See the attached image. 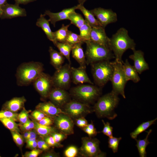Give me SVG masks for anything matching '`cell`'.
Masks as SVG:
<instances>
[{"instance_id":"6da1fadb","label":"cell","mask_w":157,"mask_h":157,"mask_svg":"<svg viewBox=\"0 0 157 157\" xmlns=\"http://www.w3.org/2000/svg\"><path fill=\"white\" fill-rule=\"evenodd\" d=\"M136 44L128 34V31L122 27L110 38L108 47L114 54L115 60L122 62L124 53L128 49H135Z\"/></svg>"},{"instance_id":"7a4b0ae2","label":"cell","mask_w":157,"mask_h":157,"mask_svg":"<svg viewBox=\"0 0 157 157\" xmlns=\"http://www.w3.org/2000/svg\"><path fill=\"white\" fill-rule=\"evenodd\" d=\"M43 64L40 62L24 63L17 67L15 74L17 83L19 86H25L33 83L43 72Z\"/></svg>"},{"instance_id":"3957f363","label":"cell","mask_w":157,"mask_h":157,"mask_svg":"<svg viewBox=\"0 0 157 157\" xmlns=\"http://www.w3.org/2000/svg\"><path fill=\"white\" fill-rule=\"evenodd\" d=\"M118 95L112 90L98 98L93 108L98 117L112 120L117 116L114 110L119 102Z\"/></svg>"},{"instance_id":"277c9868","label":"cell","mask_w":157,"mask_h":157,"mask_svg":"<svg viewBox=\"0 0 157 157\" xmlns=\"http://www.w3.org/2000/svg\"><path fill=\"white\" fill-rule=\"evenodd\" d=\"M85 53L87 65L103 60H110L115 58L108 47L96 43L90 40H86Z\"/></svg>"},{"instance_id":"5b68a950","label":"cell","mask_w":157,"mask_h":157,"mask_svg":"<svg viewBox=\"0 0 157 157\" xmlns=\"http://www.w3.org/2000/svg\"><path fill=\"white\" fill-rule=\"evenodd\" d=\"M90 65L94 81L101 88L110 81L114 69L113 61L103 60Z\"/></svg>"},{"instance_id":"8992f818","label":"cell","mask_w":157,"mask_h":157,"mask_svg":"<svg viewBox=\"0 0 157 157\" xmlns=\"http://www.w3.org/2000/svg\"><path fill=\"white\" fill-rule=\"evenodd\" d=\"M93 84H82L72 88L71 95L81 102L88 104L94 102L100 97L101 89Z\"/></svg>"},{"instance_id":"52a82bcc","label":"cell","mask_w":157,"mask_h":157,"mask_svg":"<svg viewBox=\"0 0 157 157\" xmlns=\"http://www.w3.org/2000/svg\"><path fill=\"white\" fill-rule=\"evenodd\" d=\"M122 62L113 61V71L110 81L112 84V91L125 99L124 88L127 81L124 72Z\"/></svg>"},{"instance_id":"ba28073f","label":"cell","mask_w":157,"mask_h":157,"mask_svg":"<svg viewBox=\"0 0 157 157\" xmlns=\"http://www.w3.org/2000/svg\"><path fill=\"white\" fill-rule=\"evenodd\" d=\"M71 67L70 65L66 64L56 70L51 76L53 87L65 90L68 88L72 80Z\"/></svg>"},{"instance_id":"9c48e42d","label":"cell","mask_w":157,"mask_h":157,"mask_svg":"<svg viewBox=\"0 0 157 157\" xmlns=\"http://www.w3.org/2000/svg\"><path fill=\"white\" fill-rule=\"evenodd\" d=\"M80 148L81 154L87 157H104L105 154L99 148V141L97 138L85 137L82 138Z\"/></svg>"},{"instance_id":"30bf717a","label":"cell","mask_w":157,"mask_h":157,"mask_svg":"<svg viewBox=\"0 0 157 157\" xmlns=\"http://www.w3.org/2000/svg\"><path fill=\"white\" fill-rule=\"evenodd\" d=\"M64 106L66 114L74 118L82 117L92 111L88 104L77 100L69 101Z\"/></svg>"},{"instance_id":"8fae6325","label":"cell","mask_w":157,"mask_h":157,"mask_svg":"<svg viewBox=\"0 0 157 157\" xmlns=\"http://www.w3.org/2000/svg\"><path fill=\"white\" fill-rule=\"evenodd\" d=\"M36 90L43 98L48 97L53 87L52 77L43 72L33 83Z\"/></svg>"},{"instance_id":"7c38bea8","label":"cell","mask_w":157,"mask_h":157,"mask_svg":"<svg viewBox=\"0 0 157 157\" xmlns=\"http://www.w3.org/2000/svg\"><path fill=\"white\" fill-rule=\"evenodd\" d=\"M90 11L96 17L101 26L104 28L108 24L115 22L117 21L116 13L111 9L99 7Z\"/></svg>"},{"instance_id":"4fadbf2b","label":"cell","mask_w":157,"mask_h":157,"mask_svg":"<svg viewBox=\"0 0 157 157\" xmlns=\"http://www.w3.org/2000/svg\"><path fill=\"white\" fill-rule=\"evenodd\" d=\"M55 117L56 125L62 133L66 135L74 133V123L70 116L66 114L61 113Z\"/></svg>"},{"instance_id":"5bb4252c","label":"cell","mask_w":157,"mask_h":157,"mask_svg":"<svg viewBox=\"0 0 157 157\" xmlns=\"http://www.w3.org/2000/svg\"><path fill=\"white\" fill-rule=\"evenodd\" d=\"M48 97L51 102L57 107L64 106L69 100V96L65 90L53 87Z\"/></svg>"},{"instance_id":"9a60e30c","label":"cell","mask_w":157,"mask_h":157,"mask_svg":"<svg viewBox=\"0 0 157 157\" xmlns=\"http://www.w3.org/2000/svg\"><path fill=\"white\" fill-rule=\"evenodd\" d=\"M2 13L1 18L2 19H11L18 17L26 16L25 9L19 6L16 3L14 4L6 3L1 7Z\"/></svg>"},{"instance_id":"2e32d148","label":"cell","mask_w":157,"mask_h":157,"mask_svg":"<svg viewBox=\"0 0 157 157\" xmlns=\"http://www.w3.org/2000/svg\"><path fill=\"white\" fill-rule=\"evenodd\" d=\"M133 53L129 58L134 62L133 66L138 74H141L143 72L149 69L148 64L144 57V52L140 50H133Z\"/></svg>"},{"instance_id":"e0dca14e","label":"cell","mask_w":157,"mask_h":157,"mask_svg":"<svg viewBox=\"0 0 157 157\" xmlns=\"http://www.w3.org/2000/svg\"><path fill=\"white\" fill-rule=\"evenodd\" d=\"M90 40L96 43L108 47L110 38L106 34L105 28L102 26L92 28Z\"/></svg>"},{"instance_id":"ac0fdd59","label":"cell","mask_w":157,"mask_h":157,"mask_svg":"<svg viewBox=\"0 0 157 157\" xmlns=\"http://www.w3.org/2000/svg\"><path fill=\"white\" fill-rule=\"evenodd\" d=\"M71 74L72 81L76 85L84 83L94 84L88 77L85 68L80 66L78 68L71 67Z\"/></svg>"},{"instance_id":"d6986e66","label":"cell","mask_w":157,"mask_h":157,"mask_svg":"<svg viewBox=\"0 0 157 157\" xmlns=\"http://www.w3.org/2000/svg\"><path fill=\"white\" fill-rule=\"evenodd\" d=\"M76 9H77V5L70 8L64 9L61 11L57 13H52L49 10H47L44 15L49 16V18L48 21L55 27L57 22L65 19L69 20V13Z\"/></svg>"},{"instance_id":"ffe728a7","label":"cell","mask_w":157,"mask_h":157,"mask_svg":"<svg viewBox=\"0 0 157 157\" xmlns=\"http://www.w3.org/2000/svg\"><path fill=\"white\" fill-rule=\"evenodd\" d=\"M37 109L47 116H56L61 113L66 114L50 101L40 103L36 106Z\"/></svg>"},{"instance_id":"44dd1931","label":"cell","mask_w":157,"mask_h":157,"mask_svg":"<svg viewBox=\"0 0 157 157\" xmlns=\"http://www.w3.org/2000/svg\"><path fill=\"white\" fill-rule=\"evenodd\" d=\"M123 68L127 81L131 80L136 83L140 81L138 73L134 67L131 65L126 59L125 62H122Z\"/></svg>"},{"instance_id":"7402d4cb","label":"cell","mask_w":157,"mask_h":157,"mask_svg":"<svg viewBox=\"0 0 157 157\" xmlns=\"http://www.w3.org/2000/svg\"><path fill=\"white\" fill-rule=\"evenodd\" d=\"M83 43H79L73 45L71 50L73 57L79 64L80 66L86 68V62L82 45Z\"/></svg>"},{"instance_id":"603a6c76","label":"cell","mask_w":157,"mask_h":157,"mask_svg":"<svg viewBox=\"0 0 157 157\" xmlns=\"http://www.w3.org/2000/svg\"><path fill=\"white\" fill-rule=\"evenodd\" d=\"M26 101L23 96L14 97L6 103L5 107L7 110L16 113L24 108Z\"/></svg>"},{"instance_id":"cb8c5ba5","label":"cell","mask_w":157,"mask_h":157,"mask_svg":"<svg viewBox=\"0 0 157 157\" xmlns=\"http://www.w3.org/2000/svg\"><path fill=\"white\" fill-rule=\"evenodd\" d=\"M45 15L42 14L40 15L36 22V25L41 28L44 32L47 38L53 43L55 40L53 32L50 28L49 21L44 17Z\"/></svg>"},{"instance_id":"d4e9b609","label":"cell","mask_w":157,"mask_h":157,"mask_svg":"<svg viewBox=\"0 0 157 157\" xmlns=\"http://www.w3.org/2000/svg\"><path fill=\"white\" fill-rule=\"evenodd\" d=\"M49 51L50 54V63L56 70L59 69L63 65L64 56L51 47H49Z\"/></svg>"},{"instance_id":"484cf974","label":"cell","mask_w":157,"mask_h":157,"mask_svg":"<svg viewBox=\"0 0 157 157\" xmlns=\"http://www.w3.org/2000/svg\"><path fill=\"white\" fill-rule=\"evenodd\" d=\"M77 6V9L82 12L85 17V20L92 28L101 26L93 13L90 10L86 9L83 5L78 4Z\"/></svg>"},{"instance_id":"4316f807","label":"cell","mask_w":157,"mask_h":157,"mask_svg":"<svg viewBox=\"0 0 157 157\" xmlns=\"http://www.w3.org/2000/svg\"><path fill=\"white\" fill-rule=\"evenodd\" d=\"M71 24H70L65 26L63 24L60 28L57 31L53 32L55 40L54 42L56 41L61 43L66 42V38L69 31L68 28Z\"/></svg>"},{"instance_id":"83f0119b","label":"cell","mask_w":157,"mask_h":157,"mask_svg":"<svg viewBox=\"0 0 157 157\" xmlns=\"http://www.w3.org/2000/svg\"><path fill=\"white\" fill-rule=\"evenodd\" d=\"M152 131V129H150L147 132L146 136L144 139L143 140H137V139L135 140L137 142L136 146L137 148L140 156V157L146 156V148L148 145L150 143L148 140V138Z\"/></svg>"},{"instance_id":"f1b7e54d","label":"cell","mask_w":157,"mask_h":157,"mask_svg":"<svg viewBox=\"0 0 157 157\" xmlns=\"http://www.w3.org/2000/svg\"><path fill=\"white\" fill-rule=\"evenodd\" d=\"M53 44L58 48L60 52L67 60L69 64L71 65L70 56L73 46L66 42L61 43L57 41Z\"/></svg>"},{"instance_id":"f546056e","label":"cell","mask_w":157,"mask_h":157,"mask_svg":"<svg viewBox=\"0 0 157 157\" xmlns=\"http://www.w3.org/2000/svg\"><path fill=\"white\" fill-rule=\"evenodd\" d=\"M157 118L155 119L144 122L139 125L130 134L131 138L135 140L137 139L138 136L141 133L145 131L151 126L154 124Z\"/></svg>"},{"instance_id":"4dcf8cb0","label":"cell","mask_w":157,"mask_h":157,"mask_svg":"<svg viewBox=\"0 0 157 157\" xmlns=\"http://www.w3.org/2000/svg\"><path fill=\"white\" fill-rule=\"evenodd\" d=\"M35 128L38 134L42 137H46L54 133V130L49 126L42 125L38 122H34Z\"/></svg>"},{"instance_id":"1f68e13d","label":"cell","mask_w":157,"mask_h":157,"mask_svg":"<svg viewBox=\"0 0 157 157\" xmlns=\"http://www.w3.org/2000/svg\"><path fill=\"white\" fill-rule=\"evenodd\" d=\"M69 20L70 21V24H73L79 28L82 26L85 22L82 15L73 11L70 13L68 15Z\"/></svg>"},{"instance_id":"d6a6232c","label":"cell","mask_w":157,"mask_h":157,"mask_svg":"<svg viewBox=\"0 0 157 157\" xmlns=\"http://www.w3.org/2000/svg\"><path fill=\"white\" fill-rule=\"evenodd\" d=\"M92 27L85 20L84 24L79 28L80 35L85 41L90 40V34Z\"/></svg>"},{"instance_id":"836d02e7","label":"cell","mask_w":157,"mask_h":157,"mask_svg":"<svg viewBox=\"0 0 157 157\" xmlns=\"http://www.w3.org/2000/svg\"><path fill=\"white\" fill-rule=\"evenodd\" d=\"M65 42L73 46L76 44L79 43L83 44L85 43V41L80 35L69 31Z\"/></svg>"},{"instance_id":"e575fe53","label":"cell","mask_w":157,"mask_h":157,"mask_svg":"<svg viewBox=\"0 0 157 157\" xmlns=\"http://www.w3.org/2000/svg\"><path fill=\"white\" fill-rule=\"evenodd\" d=\"M0 121L3 124L11 131H14L19 133L20 130L18 125L13 119L4 118L0 119Z\"/></svg>"},{"instance_id":"d590c367","label":"cell","mask_w":157,"mask_h":157,"mask_svg":"<svg viewBox=\"0 0 157 157\" xmlns=\"http://www.w3.org/2000/svg\"><path fill=\"white\" fill-rule=\"evenodd\" d=\"M122 139L121 137L116 138L113 137L109 138L108 139V147L112 149L114 153L117 151L119 143Z\"/></svg>"},{"instance_id":"8d00e7d4","label":"cell","mask_w":157,"mask_h":157,"mask_svg":"<svg viewBox=\"0 0 157 157\" xmlns=\"http://www.w3.org/2000/svg\"><path fill=\"white\" fill-rule=\"evenodd\" d=\"M18 115L17 113L7 110L0 111V119L9 118L16 121L18 120Z\"/></svg>"},{"instance_id":"74e56055","label":"cell","mask_w":157,"mask_h":157,"mask_svg":"<svg viewBox=\"0 0 157 157\" xmlns=\"http://www.w3.org/2000/svg\"><path fill=\"white\" fill-rule=\"evenodd\" d=\"M28 111L26 110L24 108H23L22 111L19 114H18V120L19 121L21 124H24L28 119Z\"/></svg>"},{"instance_id":"f35d334b","label":"cell","mask_w":157,"mask_h":157,"mask_svg":"<svg viewBox=\"0 0 157 157\" xmlns=\"http://www.w3.org/2000/svg\"><path fill=\"white\" fill-rule=\"evenodd\" d=\"M77 152V149L76 147L71 146L65 151L64 154L67 157H74L76 156Z\"/></svg>"},{"instance_id":"ab89813d","label":"cell","mask_w":157,"mask_h":157,"mask_svg":"<svg viewBox=\"0 0 157 157\" xmlns=\"http://www.w3.org/2000/svg\"><path fill=\"white\" fill-rule=\"evenodd\" d=\"M13 139L15 143L19 146L22 145L24 142L22 136L19 133L14 131H11Z\"/></svg>"},{"instance_id":"60d3db41","label":"cell","mask_w":157,"mask_h":157,"mask_svg":"<svg viewBox=\"0 0 157 157\" xmlns=\"http://www.w3.org/2000/svg\"><path fill=\"white\" fill-rule=\"evenodd\" d=\"M44 141L50 146L62 147V145L56 142L53 138L51 135L46 137Z\"/></svg>"},{"instance_id":"b9f144b4","label":"cell","mask_w":157,"mask_h":157,"mask_svg":"<svg viewBox=\"0 0 157 157\" xmlns=\"http://www.w3.org/2000/svg\"><path fill=\"white\" fill-rule=\"evenodd\" d=\"M31 115L35 120L38 122L47 116L43 113L37 109L33 111L31 114Z\"/></svg>"},{"instance_id":"7bdbcfd3","label":"cell","mask_w":157,"mask_h":157,"mask_svg":"<svg viewBox=\"0 0 157 157\" xmlns=\"http://www.w3.org/2000/svg\"><path fill=\"white\" fill-rule=\"evenodd\" d=\"M51 135L56 142L58 143H59L60 142L64 140L67 137L66 135L63 133H53Z\"/></svg>"},{"instance_id":"ee69618b","label":"cell","mask_w":157,"mask_h":157,"mask_svg":"<svg viewBox=\"0 0 157 157\" xmlns=\"http://www.w3.org/2000/svg\"><path fill=\"white\" fill-rule=\"evenodd\" d=\"M42 152V151L39 149H35L30 151L26 152L24 156L26 157H37Z\"/></svg>"},{"instance_id":"f6af8a7d","label":"cell","mask_w":157,"mask_h":157,"mask_svg":"<svg viewBox=\"0 0 157 157\" xmlns=\"http://www.w3.org/2000/svg\"><path fill=\"white\" fill-rule=\"evenodd\" d=\"M76 124L78 126L82 128L86 126L88 124L87 120L83 117L77 119L76 120Z\"/></svg>"},{"instance_id":"bcb514c9","label":"cell","mask_w":157,"mask_h":157,"mask_svg":"<svg viewBox=\"0 0 157 157\" xmlns=\"http://www.w3.org/2000/svg\"><path fill=\"white\" fill-rule=\"evenodd\" d=\"M26 141L27 147L29 148L33 149L37 147V141L36 138L29 139Z\"/></svg>"},{"instance_id":"7dc6e473","label":"cell","mask_w":157,"mask_h":157,"mask_svg":"<svg viewBox=\"0 0 157 157\" xmlns=\"http://www.w3.org/2000/svg\"><path fill=\"white\" fill-rule=\"evenodd\" d=\"M37 147L39 149L43 151L49 149V146L44 140H41L37 141Z\"/></svg>"},{"instance_id":"c3c4849f","label":"cell","mask_w":157,"mask_h":157,"mask_svg":"<svg viewBox=\"0 0 157 157\" xmlns=\"http://www.w3.org/2000/svg\"><path fill=\"white\" fill-rule=\"evenodd\" d=\"M38 122L41 124L49 126L53 124L52 119L47 116L43 118L42 119Z\"/></svg>"},{"instance_id":"681fc988","label":"cell","mask_w":157,"mask_h":157,"mask_svg":"<svg viewBox=\"0 0 157 157\" xmlns=\"http://www.w3.org/2000/svg\"><path fill=\"white\" fill-rule=\"evenodd\" d=\"M102 121L104 124V127L101 132L106 135L108 131L113 127L110 126L109 122H107L105 123L103 120H102Z\"/></svg>"},{"instance_id":"f907efd6","label":"cell","mask_w":157,"mask_h":157,"mask_svg":"<svg viewBox=\"0 0 157 157\" xmlns=\"http://www.w3.org/2000/svg\"><path fill=\"white\" fill-rule=\"evenodd\" d=\"M20 126L21 129L22 130L25 131H31L32 130L28 124L27 121L25 123L21 124L20 125Z\"/></svg>"},{"instance_id":"816d5d0a","label":"cell","mask_w":157,"mask_h":157,"mask_svg":"<svg viewBox=\"0 0 157 157\" xmlns=\"http://www.w3.org/2000/svg\"><path fill=\"white\" fill-rule=\"evenodd\" d=\"M83 130L90 137L95 135L97 133V132H95L91 130L87 126L83 128Z\"/></svg>"},{"instance_id":"f5cc1de1","label":"cell","mask_w":157,"mask_h":157,"mask_svg":"<svg viewBox=\"0 0 157 157\" xmlns=\"http://www.w3.org/2000/svg\"><path fill=\"white\" fill-rule=\"evenodd\" d=\"M15 3L19 5V4H26L29 3L33 2L36 0H14Z\"/></svg>"},{"instance_id":"db71d44e","label":"cell","mask_w":157,"mask_h":157,"mask_svg":"<svg viewBox=\"0 0 157 157\" xmlns=\"http://www.w3.org/2000/svg\"><path fill=\"white\" fill-rule=\"evenodd\" d=\"M36 136L37 135L36 133L35 132L29 131L28 135L26 138V140H27L29 139L36 138Z\"/></svg>"},{"instance_id":"11a10c76","label":"cell","mask_w":157,"mask_h":157,"mask_svg":"<svg viewBox=\"0 0 157 157\" xmlns=\"http://www.w3.org/2000/svg\"><path fill=\"white\" fill-rule=\"evenodd\" d=\"M87 126L91 130L95 132H97L92 122L89 124H88Z\"/></svg>"},{"instance_id":"9f6ffc18","label":"cell","mask_w":157,"mask_h":157,"mask_svg":"<svg viewBox=\"0 0 157 157\" xmlns=\"http://www.w3.org/2000/svg\"><path fill=\"white\" fill-rule=\"evenodd\" d=\"M113 128L110 129L107 132L106 135L108 136L109 138L113 137Z\"/></svg>"},{"instance_id":"6f0895ef","label":"cell","mask_w":157,"mask_h":157,"mask_svg":"<svg viewBox=\"0 0 157 157\" xmlns=\"http://www.w3.org/2000/svg\"><path fill=\"white\" fill-rule=\"evenodd\" d=\"M56 155H54L52 153H47L45 154L44 155V157H54Z\"/></svg>"},{"instance_id":"680465c9","label":"cell","mask_w":157,"mask_h":157,"mask_svg":"<svg viewBox=\"0 0 157 157\" xmlns=\"http://www.w3.org/2000/svg\"><path fill=\"white\" fill-rule=\"evenodd\" d=\"M7 0H0V7H1L7 3Z\"/></svg>"},{"instance_id":"91938a15","label":"cell","mask_w":157,"mask_h":157,"mask_svg":"<svg viewBox=\"0 0 157 157\" xmlns=\"http://www.w3.org/2000/svg\"><path fill=\"white\" fill-rule=\"evenodd\" d=\"M87 0H77L79 4L83 5L84 3L87 1Z\"/></svg>"},{"instance_id":"94428289","label":"cell","mask_w":157,"mask_h":157,"mask_svg":"<svg viewBox=\"0 0 157 157\" xmlns=\"http://www.w3.org/2000/svg\"><path fill=\"white\" fill-rule=\"evenodd\" d=\"M29 133V131H26L23 135L24 138L26 139Z\"/></svg>"},{"instance_id":"6125c7cd","label":"cell","mask_w":157,"mask_h":157,"mask_svg":"<svg viewBox=\"0 0 157 157\" xmlns=\"http://www.w3.org/2000/svg\"><path fill=\"white\" fill-rule=\"evenodd\" d=\"M2 13V10L1 7H0V17H1Z\"/></svg>"}]
</instances>
